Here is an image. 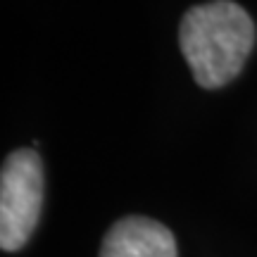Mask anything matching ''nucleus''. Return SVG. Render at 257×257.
Here are the masks:
<instances>
[{
  "instance_id": "f257e3e1",
  "label": "nucleus",
  "mask_w": 257,
  "mask_h": 257,
  "mask_svg": "<svg viewBox=\"0 0 257 257\" xmlns=\"http://www.w3.org/2000/svg\"><path fill=\"white\" fill-rule=\"evenodd\" d=\"M179 43L195 83L221 88L240 74L255 46V24L238 3L214 0L186 12Z\"/></svg>"
},
{
  "instance_id": "f03ea898",
  "label": "nucleus",
  "mask_w": 257,
  "mask_h": 257,
  "mask_svg": "<svg viewBox=\"0 0 257 257\" xmlns=\"http://www.w3.org/2000/svg\"><path fill=\"white\" fill-rule=\"evenodd\" d=\"M43 207V162L34 148L5 157L0 172V248H24L36 229Z\"/></svg>"
},
{
  "instance_id": "7ed1b4c3",
  "label": "nucleus",
  "mask_w": 257,
  "mask_h": 257,
  "mask_svg": "<svg viewBox=\"0 0 257 257\" xmlns=\"http://www.w3.org/2000/svg\"><path fill=\"white\" fill-rule=\"evenodd\" d=\"M100 257H176V240L160 221L126 217L107 231Z\"/></svg>"
}]
</instances>
